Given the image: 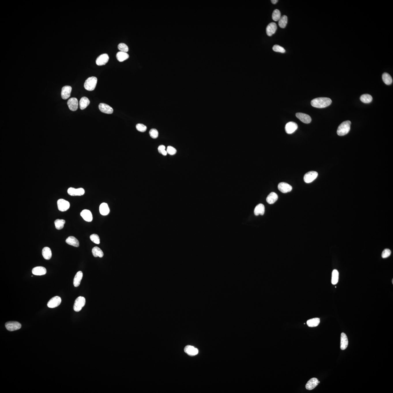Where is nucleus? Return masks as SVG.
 I'll return each mask as SVG.
<instances>
[{
    "instance_id": "f257e3e1",
    "label": "nucleus",
    "mask_w": 393,
    "mask_h": 393,
    "mask_svg": "<svg viewBox=\"0 0 393 393\" xmlns=\"http://www.w3.org/2000/svg\"><path fill=\"white\" fill-rule=\"evenodd\" d=\"M332 103L331 99L326 97H320L315 98L311 102V105L313 107L323 108L328 106Z\"/></svg>"
},
{
    "instance_id": "f03ea898",
    "label": "nucleus",
    "mask_w": 393,
    "mask_h": 393,
    "mask_svg": "<svg viewBox=\"0 0 393 393\" xmlns=\"http://www.w3.org/2000/svg\"><path fill=\"white\" fill-rule=\"evenodd\" d=\"M351 123L349 121H345L341 123L337 129V134L341 136L348 134L350 130Z\"/></svg>"
},
{
    "instance_id": "7ed1b4c3",
    "label": "nucleus",
    "mask_w": 393,
    "mask_h": 393,
    "mask_svg": "<svg viewBox=\"0 0 393 393\" xmlns=\"http://www.w3.org/2000/svg\"><path fill=\"white\" fill-rule=\"evenodd\" d=\"M97 82V79L95 77L89 78L86 80L84 87L88 91H91L95 89Z\"/></svg>"
},
{
    "instance_id": "20e7f679",
    "label": "nucleus",
    "mask_w": 393,
    "mask_h": 393,
    "mask_svg": "<svg viewBox=\"0 0 393 393\" xmlns=\"http://www.w3.org/2000/svg\"><path fill=\"white\" fill-rule=\"evenodd\" d=\"M86 303L85 298L84 297L80 296L75 300L74 305V310L76 312H78L81 310Z\"/></svg>"
},
{
    "instance_id": "39448f33",
    "label": "nucleus",
    "mask_w": 393,
    "mask_h": 393,
    "mask_svg": "<svg viewBox=\"0 0 393 393\" xmlns=\"http://www.w3.org/2000/svg\"><path fill=\"white\" fill-rule=\"evenodd\" d=\"M58 210L61 212H65L70 208V204L68 201L63 199H60L57 201Z\"/></svg>"
},
{
    "instance_id": "423d86ee",
    "label": "nucleus",
    "mask_w": 393,
    "mask_h": 393,
    "mask_svg": "<svg viewBox=\"0 0 393 393\" xmlns=\"http://www.w3.org/2000/svg\"><path fill=\"white\" fill-rule=\"evenodd\" d=\"M5 327L7 330L10 331H13L19 330L21 327L20 323L16 321H9L5 324Z\"/></svg>"
},
{
    "instance_id": "0eeeda50",
    "label": "nucleus",
    "mask_w": 393,
    "mask_h": 393,
    "mask_svg": "<svg viewBox=\"0 0 393 393\" xmlns=\"http://www.w3.org/2000/svg\"><path fill=\"white\" fill-rule=\"evenodd\" d=\"M318 173L315 171H310L305 174L304 177V181L306 183L312 182L317 178L318 176Z\"/></svg>"
},
{
    "instance_id": "6e6552de",
    "label": "nucleus",
    "mask_w": 393,
    "mask_h": 393,
    "mask_svg": "<svg viewBox=\"0 0 393 393\" xmlns=\"http://www.w3.org/2000/svg\"><path fill=\"white\" fill-rule=\"evenodd\" d=\"M61 299L60 297L56 296L51 298L48 302V307L51 308H55L59 306L61 302Z\"/></svg>"
},
{
    "instance_id": "1a4fd4ad",
    "label": "nucleus",
    "mask_w": 393,
    "mask_h": 393,
    "mask_svg": "<svg viewBox=\"0 0 393 393\" xmlns=\"http://www.w3.org/2000/svg\"><path fill=\"white\" fill-rule=\"evenodd\" d=\"M109 60V57L108 54H102L97 58L96 63L98 66H102L107 63Z\"/></svg>"
},
{
    "instance_id": "9d476101",
    "label": "nucleus",
    "mask_w": 393,
    "mask_h": 393,
    "mask_svg": "<svg viewBox=\"0 0 393 393\" xmlns=\"http://www.w3.org/2000/svg\"><path fill=\"white\" fill-rule=\"evenodd\" d=\"M298 128V125L296 123L293 122H290L286 125L285 130L286 132L288 134L294 133Z\"/></svg>"
},
{
    "instance_id": "9b49d317",
    "label": "nucleus",
    "mask_w": 393,
    "mask_h": 393,
    "mask_svg": "<svg viewBox=\"0 0 393 393\" xmlns=\"http://www.w3.org/2000/svg\"><path fill=\"white\" fill-rule=\"evenodd\" d=\"M69 109L72 111L77 110L78 107V100L76 98H72L68 101L67 103Z\"/></svg>"
},
{
    "instance_id": "f8f14e48",
    "label": "nucleus",
    "mask_w": 393,
    "mask_h": 393,
    "mask_svg": "<svg viewBox=\"0 0 393 393\" xmlns=\"http://www.w3.org/2000/svg\"><path fill=\"white\" fill-rule=\"evenodd\" d=\"M279 190L282 193H287L290 192L292 189V187L288 183H279L278 186Z\"/></svg>"
},
{
    "instance_id": "ddd939ff",
    "label": "nucleus",
    "mask_w": 393,
    "mask_h": 393,
    "mask_svg": "<svg viewBox=\"0 0 393 393\" xmlns=\"http://www.w3.org/2000/svg\"><path fill=\"white\" fill-rule=\"evenodd\" d=\"M72 91V87L69 86H65L62 89L61 97L62 99H66L70 96Z\"/></svg>"
},
{
    "instance_id": "4468645a",
    "label": "nucleus",
    "mask_w": 393,
    "mask_h": 393,
    "mask_svg": "<svg viewBox=\"0 0 393 393\" xmlns=\"http://www.w3.org/2000/svg\"><path fill=\"white\" fill-rule=\"evenodd\" d=\"M296 116L301 122L304 123L308 124L311 122L312 119L311 116L306 114L298 112L296 114Z\"/></svg>"
},
{
    "instance_id": "2eb2a0df",
    "label": "nucleus",
    "mask_w": 393,
    "mask_h": 393,
    "mask_svg": "<svg viewBox=\"0 0 393 393\" xmlns=\"http://www.w3.org/2000/svg\"><path fill=\"white\" fill-rule=\"evenodd\" d=\"M184 352L190 356H195L198 353V350L193 346L188 345L185 347Z\"/></svg>"
},
{
    "instance_id": "dca6fc26",
    "label": "nucleus",
    "mask_w": 393,
    "mask_h": 393,
    "mask_svg": "<svg viewBox=\"0 0 393 393\" xmlns=\"http://www.w3.org/2000/svg\"><path fill=\"white\" fill-rule=\"evenodd\" d=\"M99 109L101 112L107 114H112L113 112V109L111 107L104 103L99 104Z\"/></svg>"
},
{
    "instance_id": "f3484780",
    "label": "nucleus",
    "mask_w": 393,
    "mask_h": 393,
    "mask_svg": "<svg viewBox=\"0 0 393 393\" xmlns=\"http://www.w3.org/2000/svg\"><path fill=\"white\" fill-rule=\"evenodd\" d=\"M320 381L316 378H313L309 380L305 386L307 390H311L314 389L318 385Z\"/></svg>"
},
{
    "instance_id": "a211bd4d",
    "label": "nucleus",
    "mask_w": 393,
    "mask_h": 393,
    "mask_svg": "<svg viewBox=\"0 0 393 393\" xmlns=\"http://www.w3.org/2000/svg\"><path fill=\"white\" fill-rule=\"evenodd\" d=\"M277 29V26L276 23L272 22L268 25L266 28V34L269 37H271L275 33Z\"/></svg>"
},
{
    "instance_id": "6ab92c4d",
    "label": "nucleus",
    "mask_w": 393,
    "mask_h": 393,
    "mask_svg": "<svg viewBox=\"0 0 393 393\" xmlns=\"http://www.w3.org/2000/svg\"><path fill=\"white\" fill-rule=\"evenodd\" d=\"M80 215L83 219L86 221L91 222L93 220L92 213L89 210H84L82 211Z\"/></svg>"
},
{
    "instance_id": "aec40b11",
    "label": "nucleus",
    "mask_w": 393,
    "mask_h": 393,
    "mask_svg": "<svg viewBox=\"0 0 393 393\" xmlns=\"http://www.w3.org/2000/svg\"><path fill=\"white\" fill-rule=\"evenodd\" d=\"M46 269L43 266H37L33 268L32 272L33 274L37 276H42L46 274Z\"/></svg>"
},
{
    "instance_id": "412c9836",
    "label": "nucleus",
    "mask_w": 393,
    "mask_h": 393,
    "mask_svg": "<svg viewBox=\"0 0 393 393\" xmlns=\"http://www.w3.org/2000/svg\"><path fill=\"white\" fill-rule=\"evenodd\" d=\"M348 344V339L345 333H342L341 335V348L344 350L347 348Z\"/></svg>"
},
{
    "instance_id": "4be33fe9",
    "label": "nucleus",
    "mask_w": 393,
    "mask_h": 393,
    "mask_svg": "<svg viewBox=\"0 0 393 393\" xmlns=\"http://www.w3.org/2000/svg\"><path fill=\"white\" fill-rule=\"evenodd\" d=\"M99 212L103 216H106L109 214L110 209L108 204L106 203H102L99 206Z\"/></svg>"
},
{
    "instance_id": "5701e85b",
    "label": "nucleus",
    "mask_w": 393,
    "mask_h": 393,
    "mask_svg": "<svg viewBox=\"0 0 393 393\" xmlns=\"http://www.w3.org/2000/svg\"><path fill=\"white\" fill-rule=\"evenodd\" d=\"M83 275V273L80 271L78 272L76 274L73 281V284L74 287H78L80 285L82 279Z\"/></svg>"
},
{
    "instance_id": "b1692460",
    "label": "nucleus",
    "mask_w": 393,
    "mask_h": 393,
    "mask_svg": "<svg viewBox=\"0 0 393 393\" xmlns=\"http://www.w3.org/2000/svg\"><path fill=\"white\" fill-rule=\"evenodd\" d=\"M66 242L69 245L73 246L78 247L80 245L78 240L74 237L69 236L66 239Z\"/></svg>"
},
{
    "instance_id": "393cba45",
    "label": "nucleus",
    "mask_w": 393,
    "mask_h": 393,
    "mask_svg": "<svg viewBox=\"0 0 393 393\" xmlns=\"http://www.w3.org/2000/svg\"><path fill=\"white\" fill-rule=\"evenodd\" d=\"M278 198L277 194L274 192L270 193L266 198V200L268 203L270 204H274L277 201Z\"/></svg>"
},
{
    "instance_id": "a878e982",
    "label": "nucleus",
    "mask_w": 393,
    "mask_h": 393,
    "mask_svg": "<svg viewBox=\"0 0 393 393\" xmlns=\"http://www.w3.org/2000/svg\"><path fill=\"white\" fill-rule=\"evenodd\" d=\"M90 104V101L88 98L85 97H82L79 103L80 109L82 110L86 109Z\"/></svg>"
},
{
    "instance_id": "bb28decb",
    "label": "nucleus",
    "mask_w": 393,
    "mask_h": 393,
    "mask_svg": "<svg viewBox=\"0 0 393 393\" xmlns=\"http://www.w3.org/2000/svg\"><path fill=\"white\" fill-rule=\"evenodd\" d=\"M265 208L264 205L262 204H260L257 205L254 210V214L255 216H258L259 215H264L265 213Z\"/></svg>"
},
{
    "instance_id": "cd10ccee",
    "label": "nucleus",
    "mask_w": 393,
    "mask_h": 393,
    "mask_svg": "<svg viewBox=\"0 0 393 393\" xmlns=\"http://www.w3.org/2000/svg\"><path fill=\"white\" fill-rule=\"evenodd\" d=\"M42 254L44 259L49 260L52 257V252L50 249L48 247H44L42 250Z\"/></svg>"
},
{
    "instance_id": "c85d7f7f",
    "label": "nucleus",
    "mask_w": 393,
    "mask_h": 393,
    "mask_svg": "<svg viewBox=\"0 0 393 393\" xmlns=\"http://www.w3.org/2000/svg\"><path fill=\"white\" fill-rule=\"evenodd\" d=\"M116 57L119 62H123L129 58V55L127 52L119 51L116 54Z\"/></svg>"
},
{
    "instance_id": "c756f323",
    "label": "nucleus",
    "mask_w": 393,
    "mask_h": 393,
    "mask_svg": "<svg viewBox=\"0 0 393 393\" xmlns=\"http://www.w3.org/2000/svg\"><path fill=\"white\" fill-rule=\"evenodd\" d=\"M320 323V319L318 318H315L307 321L306 324L309 327H316L318 326Z\"/></svg>"
},
{
    "instance_id": "7c9ffc66",
    "label": "nucleus",
    "mask_w": 393,
    "mask_h": 393,
    "mask_svg": "<svg viewBox=\"0 0 393 393\" xmlns=\"http://www.w3.org/2000/svg\"><path fill=\"white\" fill-rule=\"evenodd\" d=\"M92 252L93 255L95 257H99L102 258L104 255V253L102 250L99 247H94L93 248Z\"/></svg>"
},
{
    "instance_id": "2f4dec72",
    "label": "nucleus",
    "mask_w": 393,
    "mask_h": 393,
    "mask_svg": "<svg viewBox=\"0 0 393 393\" xmlns=\"http://www.w3.org/2000/svg\"><path fill=\"white\" fill-rule=\"evenodd\" d=\"M339 279V273L337 270L334 269L333 270L332 274L331 283L333 285L336 284L338 282Z\"/></svg>"
},
{
    "instance_id": "473e14b6",
    "label": "nucleus",
    "mask_w": 393,
    "mask_h": 393,
    "mask_svg": "<svg viewBox=\"0 0 393 393\" xmlns=\"http://www.w3.org/2000/svg\"><path fill=\"white\" fill-rule=\"evenodd\" d=\"M382 79L385 84L387 85H390L392 84V79L391 76L388 73H385L383 74L382 75Z\"/></svg>"
},
{
    "instance_id": "72a5a7b5",
    "label": "nucleus",
    "mask_w": 393,
    "mask_h": 393,
    "mask_svg": "<svg viewBox=\"0 0 393 393\" xmlns=\"http://www.w3.org/2000/svg\"><path fill=\"white\" fill-rule=\"evenodd\" d=\"M360 99L362 102L364 103H369L373 100V97L368 94H363L360 97Z\"/></svg>"
},
{
    "instance_id": "f704fd0d",
    "label": "nucleus",
    "mask_w": 393,
    "mask_h": 393,
    "mask_svg": "<svg viewBox=\"0 0 393 393\" xmlns=\"http://www.w3.org/2000/svg\"><path fill=\"white\" fill-rule=\"evenodd\" d=\"M287 22H288V18L286 16H281V18L279 20V26L281 28H284L287 25Z\"/></svg>"
},
{
    "instance_id": "c9c22d12",
    "label": "nucleus",
    "mask_w": 393,
    "mask_h": 393,
    "mask_svg": "<svg viewBox=\"0 0 393 393\" xmlns=\"http://www.w3.org/2000/svg\"><path fill=\"white\" fill-rule=\"evenodd\" d=\"M55 227L58 230H61L63 229L65 223V221L64 220L57 219L54 222Z\"/></svg>"
},
{
    "instance_id": "e433bc0d",
    "label": "nucleus",
    "mask_w": 393,
    "mask_h": 393,
    "mask_svg": "<svg viewBox=\"0 0 393 393\" xmlns=\"http://www.w3.org/2000/svg\"><path fill=\"white\" fill-rule=\"evenodd\" d=\"M281 13L280 11L279 10L276 9L273 11L272 15V18L273 20L275 21H277L279 20L281 18Z\"/></svg>"
},
{
    "instance_id": "4c0bfd02",
    "label": "nucleus",
    "mask_w": 393,
    "mask_h": 393,
    "mask_svg": "<svg viewBox=\"0 0 393 393\" xmlns=\"http://www.w3.org/2000/svg\"><path fill=\"white\" fill-rule=\"evenodd\" d=\"M118 49L121 51L127 52L129 51V48L124 43H120L118 46Z\"/></svg>"
},
{
    "instance_id": "58836bf2",
    "label": "nucleus",
    "mask_w": 393,
    "mask_h": 393,
    "mask_svg": "<svg viewBox=\"0 0 393 393\" xmlns=\"http://www.w3.org/2000/svg\"><path fill=\"white\" fill-rule=\"evenodd\" d=\"M90 239L91 241L96 244H99L100 242L99 236L97 234H94L90 236Z\"/></svg>"
},
{
    "instance_id": "ea45409f",
    "label": "nucleus",
    "mask_w": 393,
    "mask_h": 393,
    "mask_svg": "<svg viewBox=\"0 0 393 393\" xmlns=\"http://www.w3.org/2000/svg\"><path fill=\"white\" fill-rule=\"evenodd\" d=\"M150 136L153 139H156L158 137V130L155 129H151L149 131Z\"/></svg>"
},
{
    "instance_id": "a19ab883",
    "label": "nucleus",
    "mask_w": 393,
    "mask_h": 393,
    "mask_svg": "<svg viewBox=\"0 0 393 393\" xmlns=\"http://www.w3.org/2000/svg\"><path fill=\"white\" fill-rule=\"evenodd\" d=\"M136 128L138 131L141 132H144L147 130V127L145 125L141 124V123H138L136 126Z\"/></svg>"
},
{
    "instance_id": "79ce46f5",
    "label": "nucleus",
    "mask_w": 393,
    "mask_h": 393,
    "mask_svg": "<svg viewBox=\"0 0 393 393\" xmlns=\"http://www.w3.org/2000/svg\"><path fill=\"white\" fill-rule=\"evenodd\" d=\"M273 50L275 52H280L284 53L285 52V50L282 47L279 45H275L273 47Z\"/></svg>"
},
{
    "instance_id": "37998d69",
    "label": "nucleus",
    "mask_w": 393,
    "mask_h": 393,
    "mask_svg": "<svg viewBox=\"0 0 393 393\" xmlns=\"http://www.w3.org/2000/svg\"><path fill=\"white\" fill-rule=\"evenodd\" d=\"M68 193L70 195L77 196V189H75L74 187H70L67 190Z\"/></svg>"
},
{
    "instance_id": "c03bdc74",
    "label": "nucleus",
    "mask_w": 393,
    "mask_h": 393,
    "mask_svg": "<svg viewBox=\"0 0 393 393\" xmlns=\"http://www.w3.org/2000/svg\"><path fill=\"white\" fill-rule=\"evenodd\" d=\"M391 251L388 249H386L383 251L381 254V256L383 258H386L388 257L391 255Z\"/></svg>"
},
{
    "instance_id": "a18cd8bd",
    "label": "nucleus",
    "mask_w": 393,
    "mask_h": 393,
    "mask_svg": "<svg viewBox=\"0 0 393 393\" xmlns=\"http://www.w3.org/2000/svg\"><path fill=\"white\" fill-rule=\"evenodd\" d=\"M166 151H167V153L170 155H174L177 153V150L176 148L172 146H168Z\"/></svg>"
},
{
    "instance_id": "49530a36",
    "label": "nucleus",
    "mask_w": 393,
    "mask_h": 393,
    "mask_svg": "<svg viewBox=\"0 0 393 393\" xmlns=\"http://www.w3.org/2000/svg\"><path fill=\"white\" fill-rule=\"evenodd\" d=\"M77 189V196H81L84 195L85 191L82 188H79Z\"/></svg>"
},
{
    "instance_id": "de8ad7c7",
    "label": "nucleus",
    "mask_w": 393,
    "mask_h": 393,
    "mask_svg": "<svg viewBox=\"0 0 393 393\" xmlns=\"http://www.w3.org/2000/svg\"><path fill=\"white\" fill-rule=\"evenodd\" d=\"M158 152L161 154V152L165 150V147L163 145H161L158 147Z\"/></svg>"
},
{
    "instance_id": "09e8293b",
    "label": "nucleus",
    "mask_w": 393,
    "mask_h": 393,
    "mask_svg": "<svg viewBox=\"0 0 393 393\" xmlns=\"http://www.w3.org/2000/svg\"><path fill=\"white\" fill-rule=\"evenodd\" d=\"M161 154L164 155V156H165V155H167L168 153L167 151H166V150H164V151H163L161 152Z\"/></svg>"
},
{
    "instance_id": "8fccbe9b",
    "label": "nucleus",
    "mask_w": 393,
    "mask_h": 393,
    "mask_svg": "<svg viewBox=\"0 0 393 393\" xmlns=\"http://www.w3.org/2000/svg\"><path fill=\"white\" fill-rule=\"evenodd\" d=\"M278 2V0H272L271 2L273 4H276Z\"/></svg>"
},
{
    "instance_id": "3c124183",
    "label": "nucleus",
    "mask_w": 393,
    "mask_h": 393,
    "mask_svg": "<svg viewBox=\"0 0 393 393\" xmlns=\"http://www.w3.org/2000/svg\"><path fill=\"white\" fill-rule=\"evenodd\" d=\"M393 279H392V284H393Z\"/></svg>"
}]
</instances>
